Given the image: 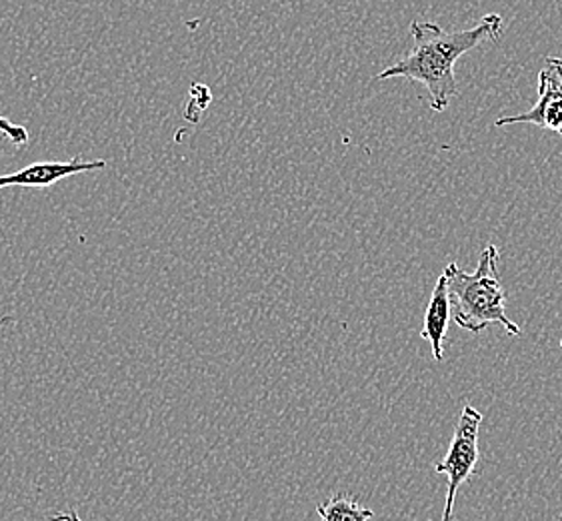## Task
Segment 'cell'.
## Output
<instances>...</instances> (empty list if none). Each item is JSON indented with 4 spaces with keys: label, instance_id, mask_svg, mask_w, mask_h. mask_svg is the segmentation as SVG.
I'll return each instance as SVG.
<instances>
[{
    "label": "cell",
    "instance_id": "obj_1",
    "mask_svg": "<svg viewBox=\"0 0 562 521\" xmlns=\"http://www.w3.org/2000/svg\"><path fill=\"white\" fill-rule=\"evenodd\" d=\"M503 16L491 12L473 29L447 33L440 24L415 21L411 24L413 48L405 57L379 73L376 80L406 79L425 85L428 102L435 113H445L450 101L459 95L454 65L476 46L496 41L503 34Z\"/></svg>",
    "mask_w": 562,
    "mask_h": 521
},
{
    "label": "cell",
    "instance_id": "obj_2",
    "mask_svg": "<svg viewBox=\"0 0 562 521\" xmlns=\"http://www.w3.org/2000/svg\"><path fill=\"white\" fill-rule=\"evenodd\" d=\"M498 247L486 245L473 273L462 271L457 263L447 265L445 273L454 301V321L473 335L491 325H501L508 335L518 337L522 329L506 315V291L498 277Z\"/></svg>",
    "mask_w": 562,
    "mask_h": 521
},
{
    "label": "cell",
    "instance_id": "obj_3",
    "mask_svg": "<svg viewBox=\"0 0 562 521\" xmlns=\"http://www.w3.org/2000/svg\"><path fill=\"white\" fill-rule=\"evenodd\" d=\"M483 423V413L479 409L467 403L461 411V418L457 423V430L452 435L447 457L435 465V472L449 477L447 486V501L439 521L454 520V499L459 489L471 479L474 467L479 464V431ZM432 521V520H427Z\"/></svg>",
    "mask_w": 562,
    "mask_h": 521
},
{
    "label": "cell",
    "instance_id": "obj_4",
    "mask_svg": "<svg viewBox=\"0 0 562 521\" xmlns=\"http://www.w3.org/2000/svg\"><path fill=\"white\" fill-rule=\"evenodd\" d=\"M535 125L562 135V58L549 57L539 73V99L527 113L496 119L495 126Z\"/></svg>",
    "mask_w": 562,
    "mask_h": 521
},
{
    "label": "cell",
    "instance_id": "obj_5",
    "mask_svg": "<svg viewBox=\"0 0 562 521\" xmlns=\"http://www.w3.org/2000/svg\"><path fill=\"white\" fill-rule=\"evenodd\" d=\"M106 167V160H82L75 157L70 160H45L34 163L24 169L9 175H0V189L4 187H34V189H48L63 179L75 177L79 173H92Z\"/></svg>",
    "mask_w": 562,
    "mask_h": 521
},
{
    "label": "cell",
    "instance_id": "obj_6",
    "mask_svg": "<svg viewBox=\"0 0 562 521\" xmlns=\"http://www.w3.org/2000/svg\"><path fill=\"white\" fill-rule=\"evenodd\" d=\"M450 311H452V295H450L449 277L442 271L430 295L427 313H425V325L420 329L423 340L430 343L432 357L439 363L445 359V340L449 331Z\"/></svg>",
    "mask_w": 562,
    "mask_h": 521
},
{
    "label": "cell",
    "instance_id": "obj_7",
    "mask_svg": "<svg viewBox=\"0 0 562 521\" xmlns=\"http://www.w3.org/2000/svg\"><path fill=\"white\" fill-rule=\"evenodd\" d=\"M316 513L321 521H369L374 518L371 508H364L359 499L349 494H335L333 498L318 503Z\"/></svg>",
    "mask_w": 562,
    "mask_h": 521
},
{
    "label": "cell",
    "instance_id": "obj_8",
    "mask_svg": "<svg viewBox=\"0 0 562 521\" xmlns=\"http://www.w3.org/2000/svg\"><path fill=\"white\" fill-rule=\"evenodd\" d=\"M0 133L7 136L9 141H11L12 145H26L29 141H31V135H29V131H26V126L23 125H14L11 123L7 117H2L0 114Z\"/></svg>",
    "mask_w": 562,
    "mask_h": 521
},
{
    "label": "cell",
    "instance_id": "obj_9",
    "mask_svg": "<svg viewBox=\"0 0 562 521\" xmlns=\"http://www.w3.org/2000/svg\"><path fill=\"white\" fill-rule=\"evenodd\" d=\"M46 521H82L80 520L79 513L75 510L70 511H58L55 516H50Z\"/></svg>",
    "mask_w": 562,
    "mask_h": 521
},
{
    "label": "cell",
    "instance_id": "obj_10",
    "mask_svg": "<svg viewBox=\"0 0 562 521\" xmlns=\"http://www.w3.org/2000/svg\"><path fill=\"white\" fill-rule=\"evenodd\" d=\"M12 321H14V318H12V315H4V318H0V331L7 328L9 323H12Z\"/></svg>",
    "mask_w": 562,
    "mask_h": 521
},
{
    "label": "cell",
    "instance_id": "obj_11",
    "mask_svg": "<svg viewBox=\"0 0 562 521\" xmlns=\"http://www.w3.org/2000/svg\"><path fill=\"white\" fill-rule=\"evenodd\" d=\"M561 347H562V341H561Z\"/></svg>",
    "mask_w": 562,
    "mask_h": 521
}]
</instances>
